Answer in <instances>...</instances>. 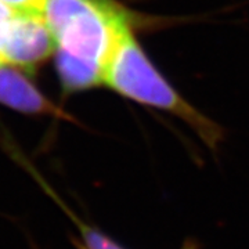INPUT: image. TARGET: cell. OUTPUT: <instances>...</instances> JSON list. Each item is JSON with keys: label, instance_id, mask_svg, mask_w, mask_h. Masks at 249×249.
<instances>
[{"label": "cell", "instance_id": "6da1fadb", "mask_svg": "<svg viewBox=\"0 0 249 249\" xmlns=\"http://www.w3.org/2000/svg\"><path fill=\"white\" fill-rule=\"evenodd\" d=\"M104 85L122 97L180 118L213 151L222 142V126L191 106L158 72L137 42L132 27L121 36L108 60Z\"/></svg>", "mask_w": 249, "mask_h": 249}, {"label": "cell", "instance_id": "7a4b0ae2", "mask_svg": "<svg viewBox=\"0 0 249 249\" xmlns=\"http://www.w3.org/2000/svg\"><path fill=\"white\" fill-rule=\"evenodd\" d=\"M42 16L55 52L100 67L107 62L130 25L127 11L114 0H45Z\"/></svg>", "mask_w": 249, "mask_h": 249}, {"label": "cell", "instance_id": "3957f363", "mask_svg": "<svg viewBox=\"0 0 249 249\" xmlns=\"http://www.w3.org/2000/svg\"><path fill=\"white\" fill-rule=\"evenodd\" d=\"M55 53V42L40 14L13 13L0 21V60L32 70Z\"/></svg>", "mask_w": 249, "mask_h": 249}, {"label": "cell", "instance_id": "277c9868", "mask_svg": "<svg viewBox=\"0 0 249 249\" xmlns=\"http://www.w3.org/2000/svg\"><path fill=\"white\" fill-rule=\"evenodd\" d=\"M0 104L25 114L62 115L22 72L9 64L0 65Z\"/></svg>", "mask_w": 249, "mask_h": 249}, {"label": "cell", "instance_id": "5b68a950", "mask_svg": "<svg viewBox=\"0 0 249 249\" xmlns=\"http://www.w3.org/2000/svg\"><path fill=\"white\" fill-rule=\"evenodd\" d=\"M55 65L62 88L70 93L104 85V71L100 67L82 61L76 57L55 52Z\"/></svg>", "mask_w": 249, "mask_h": 249}, {"label": "cell", "instance_id": "8992f818", "mask_svg": "<svg viewBox=\"0 0 249 249\" xmlns=\"http://www.w3.org/2000/svg\"><path fill=\"white\" fill-rule=\"evenodd\" d=\"M68 213H70L71 219L78 226V229H79L82 240L85 242L83 244L85 249H124L119 244H116L115 241L111 240L108 235L97 230L96 227L83 223L75 214L71 213V212H68Z\"/></svg>", "mask_w": 249, "mask_h": 249}, {"label": "cell", "instance_id": "52a82bcc", "mask_svg": "<svg viewBox=\"0 0 249 249\" xmlns=\"http://www.w3.org/2000/svg\"><path fill=\"white\" fill-rule=\"evenodd\" d=\"M0 3L14 13L40 14V16L45 6V0H0Z\"/></svg>", "mask_w": 249, "mask_h": 249}, {"label": "cell", "instance_id": "ba28073f", "mask_svg": "<svg viewBox=\"0 0 249 249\" xmlns=\"http://www.w3.org/2000/svg\"><path fill=\"white\" fill-rule=\"evenodd\" d=\"M13 13H14V11H11L9 7H6L4 4L0 3V21H3L4 18H7L9 16H11Z\"/></svg>", "mask_w": 249, "mask_h": 249}, {"label": "cell", "instance_id": "9c48e42d", "mask_svg": "<svg viewBox=\"0 0 249 249\" xmlns=\"http://www.w3.org/2000/svg\"><path fill=\"white\" fill-rule=\"evenodd\" d=\"M181 249H198V247H196L194 242H186Z\"/></svg>", "mask_w": 249, "mask_h": 249}, {"label": "cell", "instance_id": "30bf717a", "mask_svg": "<svg viewBox=\"0 0 249 249\" xmlns=\"http://www.w3.org/2000/svg\"><path fill=\"white\" fill-rule=\"evenodd\" d=\"M1 64H3V61H1V60H0V65H1Z\"/></svg>", "mask_w": 249, "mask_h": 249}]
</instances>
